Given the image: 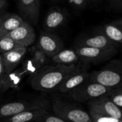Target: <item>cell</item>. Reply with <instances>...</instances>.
Masks as SVG:
<instances>
[{"mask_svg":"<svg viewBox=\"0 0 122 122\" xmlns=\"http://www.w3.org/2000/svg\"><path fill=\"white\" fill-rule=\"evenodd\" d=\"M75 51L80 60L86 63H98L113 58L118 52V49L98 48L87 46L77 45Z\"/></svg>","mask_w":122,"mask_h":122,"instance_id":"obj_5","label":"cell"},{"mask_svg":"<svg viewBox=\"0 0 122 122\" xmlns=\"http://www.w3.org/2000/svg\"><path fill=\"white\" fill-rule=\"evenodd\" d=\"M5 68L4 66L2 55L0 53V82H5L4 79V73H5Z\"/></svg>","mask_w":122,"mask_h":122,"instance_id":"obj_25","label":"cell"},{"mask_svg":"<svg viewBox=\"0 0 122 122\" xmlns=\"http://www.w3.org/2000/svg\"><path fill=\"white\" fill-rule=\"evenodd\" d=\"M96 32L104 34L111 40L122 46V18L105 24Z\"/></svg>","mask_w":122,"mask_h":122,"instance_id":"obj_13","label":"cell"},{"mask_svg":"<svg viewBox=\"0 0 122 122\" xmlns=\"http://www.w3.org/2000/svg\"><path fill=\"white\" fill-rule=\"evenodd\" d=\"M27 52V47H21L7 52L2 53L6 72L12 71L20 62Z\"/></svg>","mask_w":122,"mask_h":122,"instance_id":"obj_15","label":"cell"},{"mask_svg":"<svg viewBox=\"0 0 122 122\" xmlns=\"http://www.w3.org/2000/svg\"><path fill=\"white\" fill-rule=\"evenodd\" d=\"M116 106L122 108V93L117 91L116 89H112L110 93L106 95Z\"/></svg>","mask_w":122,"mask_h":122,"instance_id":"obj_21","label":"cell"},{"mask_svg":"<svg viewBox=\"0 0 122 122\" xmlns=\"http://www.w3.org/2000/svg\"><path fill=\"white\" fill-rule=\"evenodd\" d=\"M7 36L25 47L31 45L35 40L34 29L31 25L25 21H24L17 28L8 33Z\"/></svg>","mask_w":122,"mask_h":122,"instance_id":"obj_9","label":"cell"},{"mask_svg":"<svg viewBox=\"0 0 122 122\" xmlns=\"http://www.w3.org/2000/svg\"><path fill=\"white\" fill-rule=\"evenodd\" d=\"M23 22L24 20L16 15H11L6 17L0 28V37L7 35L8 33L17 28Z\"/></svg>","mask_w":122,"mask_h":122,"instance_id":"obj_18","label":"cell"},{"mask_svg":"<svg viewBox=\"0 0 122 122\" xmlns=\"http://www.w3.org/2000/svg\"><path fill=\"white\" fill-rule=\"evenodd\" d=\"M78 45L87 46L98 48H114L118 49L120 45L111 40L104 34L97 32L96 34L85 36L78 41Z\"/></svg>","mask_w":122,"mask_h":122,"instance_id":"obj_11","label":"cell"},{"mask_svg":"<svg viewBox=\"0 0 122 122\" xmlns=\"http://www.w3.org/2000/svg\"><path fill=\"white\" fill-rule=\"evenodd\" d=\"M93 1H98V0H93Z\"/></svg>","mask_w":122,"mask_h":122,"instance_id":"obj_30","label":"cell"},{"mask_svg":"<svg viewBox=\"0 0 122 122\" xmlns=\"http://www.w3.org/2000/svg\"><path fill=\"white\" fill-rule=\"evenodd\" d=\"M0 53H1V52H0Z\"/></svg>","mask_w":122,"mask_h":122,"instance_id":"obj_31","label":"cell"},{"mask_svg":"<svg viewBox=\"0 0 122 122\" xmlns=\"http://www.w3.org/2000/svg\"><path fill=\"white\" fill-rule=\"evenodd\" d=\"M52 60L56 64H62L66 66H70L76 64L80 60L79 56L75 50H62L59 52L53 55Z\"/></svg>","mask_w":122,"mask_h":122,"instance_id":"obj_16","label":"cell"},{"mask_svg":"<svg viewBox=\"0 0 122 122\" xmlns=\"http://www.w3.org/2000/svg\"><path fill=\"white\" fill-rule=\"evenodd\" d=\"M20 10L25 18L34 25L39 20L40 0H19Z\"/></svg>","mask_w":122,"mask_h":122,"instance_id":"obj_12","label":"cell"},{"mask_svg":"<svg viewBox=\"0 0 122 122\" xmlns=\"http://www.w3.org/2000/svg\"><path fill=\"white\" fill-rule=\"evenodd\" d=\"M109 5L113 10L122 11V0H109Z\"/></svg>","mask_w":122,"mask_h":122,"instance_id":"obj_23","label":"cell"},{"mask_svg":"<svg viewBox=\"0 0 122 122\" xmlns=\"http://www.w3.org/2000/svg\"><path fill=\"white\" fill-rule=\"evenodd\" d=\"M6 5V0H0V10H1Z\"/></svg>","mask_w":122,"mask_h":122,"instance_id":"obj_26","label":"cell"},{"mask_svg":"<svg viewBox=\"0 0 122 122\" xmlns=\"http://www.w3.org/2000/svg\"><path fill=\"white\" fill-rule=\"evenodd\" d=\"M65 20L66 15L63 12L59 10H52L46 16L44 25L46 29L52 30L62 25Z\"/></svg>","mask_w":122,"mask_h":122,"instance_id":"obj_17","label":"cell"},{"mask_svg":"<svg viewBox=\"0 0 122 122\" xmlns=\"http://www.w3.org/2000/svg\"><path fill=\"white\" fill-rule=\"evenodd\" d=\"M89 81L115 89L122 87V60H113L99 71L90 73Z\"/></svg>","mask_w":122,"mask_h":122,"instance_id":"obj_2","label":"cell"},{"mask_svg":"<svg viewBox=\"0 0 122 122\" xmlns=\"http://www.w3.org/2000/svg\"><path fill=\"white\" fill-rule=\"evenodd\" d=\"M89 113L107 116L122 120V109L116 106L107 96L88 101Z\"/></svg>","mask_w":122,"mask_h":122,"instance_id":"obj_7","label":"cell"},{"mask_svg":"<svg viewBox=\"0 0 122 122\" xmlns=\"http://www.w3.org/2000/svg\"><path fill=\"white\" fill-rule=\"evenodd\" d=\"M52 107L55 115L69 122H92L90 114L86 111L58 98L52 99Z\"/></svg>","mask_w":122,"mask_h":122,"instance_id":"obj_3","label":"cell"},{"mask_svg":"<svg viewBox=\"0 0 122 122\" xmlns=\"http://www.w3.org/2000/svg\"><path fill=\"white\" fill-rule=\"evenodd\" d=\"M69 1L77 8L84 9L87 5L88 0H69Z\"/></svg>","mask_w":122,"mask_h":122,"instance_id":"obj_24","label":"cell"},{"mask_svg":"<svg viewBox=\"0 0 122 122\" xmlns=\"http://www.w3.org/2000/svg\"><path fill=\"white\" fill-rule=\"evenodd\" d=\"M48 108V102L44 99L33 101H14L5 103L0 106V119L7 118L22 111L34 109Z\"/></svg>","mask_w":122,"mask_h":122,"instance_id":"obj_6","label":"cell"},{"mask_svg":"<svg viewBox=\"0 0 122 122\" xmlns=\"http://www.w3.org/2000/svg\"><path fill=\"white\" fill-rule=\"evenodd\" d=\"M3 88H5V82H0V91Z\"/></svg>","mask_w":122,"mask_h":122,"instance_id":"obj_28","label":"cell"},{"mask_svg":"<svg viewBox=\"0 0 122 122\" xmlns=\"http://www.w3.org/2000/svg\"><path fill=\"white\" fill-rule=\"evenodd\" d=\"M112 89L113 88L88 80L68 93L76 101L86 102L106 96Z\"/></svg>","mask_w":122,"mask_h":122,"instance_id":"obj_4","label":"cell"},{"mask_svg":"<svg viewBox=\"0 0 122 122\" xmlns=\"http://www.w3.org/2000/svg\"><path fill=\"white\" fill-rule=\"evenodd\" d=\"M36 122H37V121H36Z\"/></svg>","mask_w":122,"mask_h":122,"instance_id":"obj_32","label":"cell"},{"mask_svg":"<svg viewBox=\"0 0 122 122\" xmlns=\"http://www.w3.org/2000/svg\"><path fill=\"white\" fill-rule=\"evenodd\" d=\"M78 69L76 64L66 66L56 64L43 68L31 78L32 87L40 91L57 88L58 86L71 73Z\"/></svg>","mask_w":122,"mask_h":122,"instance_id":"obj_1","label":"cell"},{"mask_svg":"<svg viewBox=\"0 0 122 122\" xmlns=\"http://www.w3.org/2000/svg\"><path fill=\"white\" fill-rule=\"evenodd\" d=\"M40 50L49 57H52L63 49L64 45L57 36L50 32H42L38 40Z\"/></svg>","mask_w":122,"mask_h":122,"instance_id":"obj_8","label":"cell"},{"mask_svg":"<svg viewBox=\"0 0 122 122\" xmlns=\"http://www.w3.org/2000/svg\"><path fill=\"white\" fill-rule=\"evenodd\" d=\"M90 73L78 68L69 74L58 86L57 89L61 93H68L82 83L88 81Z\"/></svg>","mask_w":122,"mask_h":122,"instance_id":"obj_10","label":"cell"},{"mask_svg":"<svg viewBox=\"0 0 122 122\" xmlns=\"http://www.w3.org/2000/svg\"><path fill=\"white\" fill-rule=\"evenodd\" d=\"M89 114L92 119V122H117L118 121V119L107 116L95 114V113H89Z\"/></svg>","mask_w":122,"mask_h":122,"instance_id":"obj_22","label":"cell"},{"mask_svg":"<svg viewBox=\"0 0 122 122\" xmlns=\"http://www.w3.org/2000/svg\"><path fill=\"white\" fill-rule=\"evenodd\" d=\"M21 47L23 46L17 43L12 38L7 35L0 37V52L1 53L7 52Z\"/></svg>","mask_w":122,"mask_h":122,"instance_id":"obj_19","label":"cell"},{"mask_svg":"<svg viewBox=\"0 0 122 122\" xmlns=\"http://www.w3.org/2000/svg\"><path fill=\"white\" fill-rule=\"evenodd\" d=\"M117 91H118V92H120V93H122V87L121 88H115Z\"/></svg>","mask_w":122,"mask_h":122,"instance_id":"obj_29","label":"cell"},{"mask_svg":"<svg viewBox=\"0 0 122 122\" xmlns=\"http://www.w3.org/2000/svg\"><path fill=\"white\" fill-rule=\"evenodd\" d=\"M6 17L5 15H2V16H0V28H1V26H2V24L3 22V20H5Z\"/></svg>","mask_w":122,"mask_h":122,"instance_id":"obj_27","label":"cell"},{"mask_svg":"<svg viewBox=\"0 0 122 122\" xmlns=\"http://www.w3.org/2000/svg\"><path fill=\"white\" fill-rule=\"evenodd\" d=\"M37 122H69V121L60 118V116L55 114L52 115V114H50L48 112H47L39 120H37Z\"/></svg>","mask_w":122,"mask_h":122,"instance_id":"obj_20","label":"cell"},{"mask_svg":"<svg viewBox=\"0 0 122 122\" xmlns=\"http://www.w3.org/2000/svg\"><path fill=\"white\" fill-rule=\"evenodd\" d=\"M47 110L40 108L22 111L12 116L0 119V122H35L47 112Z\"/></svg>","mask_w":122,"mask_h":122,"instance_id":"obj_14","label":"cell"}]
</instances>
